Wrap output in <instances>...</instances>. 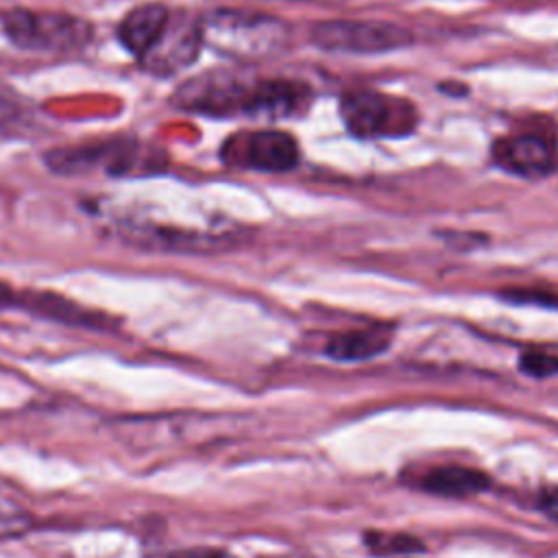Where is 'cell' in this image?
Instances as JSON below:
<instances>
[{
  "mask_svg": "<svg viewBox=\"0 0 558 558\" xmlns=\"http://www.w3.org/2000/svg\"><path fill=\"white\" fill-rule=\"evenodd\" d=\"M203 46L235 63H262L290 46V28L255 9H214L198 17Z\"/></svg>",
  "mask_w": 558,
  "mask_h": 558,
  "instance_id": "1",
  "label": "cell"
},
{
  "mask_svg": "<svg viewBox=\"0 0 558 558\" xmlns=\"http://www.w3.org/2000/svg\"><path fill=\"white\" fill-rule=\"evenodd\" d=\"M342 124L360 140H399L416 131L421 116L412 100L371 87H355L340 96Z\"/></svg>",
  "mask_w": 558,
  "mask_h": 558,
  "instance_id": "2",
  "label": "cell"
},
{
  "mask_svg": "<svg viewBox=\"0 0 558 558\" xmlns=\"http://www.w3.org/2000/svg\"><path fill=\"white\" fill-rule=\"evenodd\" d=\"M259 78L246 76L240 70L214 68L183 81L172 92V105L211 118L253 116V102Z\"/></svg>",
  "mask_w": 558,
  "mask_h": 558,
  "instance_id": "3",
  "label": "cell"
},
{
  "mask_svg": "<svg viewBox=\"0 0 558 558\" xmlns=\"http://www.w3.org/2000/svg\"><path fill=\"white\" fill-rule=\"evenodd\" d=\"M2 33L22 50L31 52H74L92 39V24L83 17L61 11L7 9L0 13Z\"/></svg>",
  "mask_w": 558,
  "mask_h": 558,
  "instance_id": "4",
  "label": "cell"
},
{
  "mask_svg": "<svg viewBox=\"0 0 558 558\" xmlns=\"http://www.w3.org/2000/svg\"><path fill=\"white\" fill-rule=\"evenodd\" d=\"M46 166L59 174H85L100 170L107 174L122 177L140 172L142 166L155 170L157 161L148 157V148H144L140 142L118 137L96 144L54 148L46 155Z\"/></svg>",
  "mask_w": 558,
  "mask_h": 558,
  "instance_id": "5",
  "label": "cell"
},
{
  "mask_svg": "<svg viewBox=\"0 0 558 558\" xmlns=\"http://www.w3.org/2000/svg\"><path fill=\"white\" fill-rule=\"evenodd\" d=\"M316 48L340 54H379L410 46L412 33L399 24L371 20H325L310 28Z\"/></svg>",
  "mask_w": 558,
  "mask_h": 558,
  "instance_id": "6",
  "label": "cell"
},
{
  "mask_svg": "<svg viewBox=\"0 0 558 558\" xmlns=\"http://www.w3.org/2000/svg\"><path fill=\"white\" fill-rule=\"evenodd\" d=\"M220 157L229 168H244L255 172H288L301 161V148L294 135L275 129L242 131L231 135Z\"/></svg>",
  "mask_w": 558,
  "mask_h": 558,
  "instance_id": "7",
  "label": "cell"
},
{
  "mask_svg": "<svg viewBox=\"0 0 558 558\" xmlns=\"http://www.w3.org/2000/svg\"><path fill=\"white\" fill-rule=\"evenodd\" d=\"M203 48L198 17L185 11H170V17L150 48L137 59L140 68L155 76H172L194 63Z\"/></svg>",
  "mask_w": 558,
  "mask_h": 558,
  "instance_id": "8",
  "label": "cell"
},
{
  "mask_svg": "<svg viewBox=\"0 0 558 558\" xmlns=\"http://www.w3.org/2000/svg\"><path fill=\"white\" fill-rule=\"evenodd\" d=\"M490 157L504 172L527 181L545 179L558 170V144L543 131L501 135L493 142Z\"/></svg>",
  "mask_w": 558,
  "mask_h": 558,
  "instance_id": "9",
  "label": "cell"
},
{
  "mask_svg": "<svg viewBox=\"0 0 558 558\" xmlns=\"http://www.w3.org/2000/svg\"><path fill=\"white\" fill-rule=\"evenodd\" d=\"M118 233L122 240H126L133 246L140 248H155V251H211L222 246V235L185 229V227H172V225H159L153 220H120Z\"/></svg>",
  "mask_w": 558,
  "mask_h": 558,
  "instance_id": "10",
  "label": "cell"
},
{
  "mask_svg": "<svg viewBox=\"0 0 558 558\" xmlns=\"http://www.w3.org/2000/svg\"><path fill=\"white\" fill-rule=\"evenodd\" d=\"M314 94L310 85L294 78H259L253 116L266 120H286L305 113Z\"/></svg>",
  "mask_w": 558,
  "mask_h": 558,
  "instance_id": "11",
  "label": "cell"
},
{
  "mask_svg": "<svg viewBox=\"0 0 558 558\" xmlns=\"http://www.w3.org/2000/svg\"><path fill=\"white\" fill-rule=\"evenodd\" d=\"M170 11L166 4L159 2H146L140 7H133L118 24L116 35L120 44L135 57L140 59L150 44L157 39L161 28L166 26Z\"/></svg>",
  "mask_w": 558,
  "mask_h": 558,
  "instance_id": "12",
  "label": "cell"
},
{
  "mask_svg": "<svg viewBox=\"0 0 558 558\" xmlns=\"http://www.w3.org/2000/svg\"><path fill=\"white\" fill-rule=\"evenodd\" d=\"M390 338L388 327L349 329L333 333L325 344V353L336 362H364L381 355L390 347Z\"/></svg>",
  "mask_w": 558,
  "mask_h": 558,
  "instance_id": "13",
  "label": "cell"
},
{
  "mask_svg": "<svg viewBox=\"0 0 558 558\" xmlns=\"http://www.w3.org/2000/svg\"><path fill=\"white\" fill-rule=\"evenodd\" d=\"M17 305L26 307L31 312H37L39 316L54 318L59 323L68 325H81V327H94V329H105L109 327V318L100 312H89L81 307L74 301H68L59 294L50 292H24L17 294Z\"/></svg>",
  "mask_w": 558,
  "mask_h": 558,
  "instance_id": "14",
  "label": "cell"
},
{
  "mask_svg": "<svg viewBox=\"0 0 558 558\" xmlns=\"http://www.w3.org/2000/svg\"><path fill=\"white\" fill-rule=\"evenodd\" d=\"M488 475L469 466H438L423 477V488L442 497H469L486 490Z\"/></svg>",
  "mask_w": 558,
  "mask_h": 558,
  "instance_id": "15",
  "label": "cell"
},
{
  "mask_svg": "<svg viewBox=\"0 0 558 558\" xmlns=\"http://www.w3.org/2000/svg\"><path fill=\"white\" fill-rule=\"evenodd\" d=\"M364 543L377 556L414 554V551L423 549V543L416 536L399 534V532H368L364 536Z\"/></svg>",
  "mask_w": 558,
  "mask_h": 558,
  "instance_id": "16",
  "label": "cell"
},
{
  "mask_svg": "<svg viewBox=\"0 0 558 558\" xmlns=\"http://www.w3.org/2000/svg\"><path fill=\"white\" fill-rule=\"evenodd\" d=\"M33 527L28 510L13 497L0 493V541L17 538Z\"/></svg>",
  "mask_w": 558,
  "mask_h": 558,
  "instance_id": "17",
  "label": "cell"
},
{
  "mask_svg": "<svg viewBox=\"0 0 558 558\" xmlns=\"http://www.w3.org/2000/svg\"><path fill=\"white\" fill-rule=\"evenodd\" d=\"M519 368L530 377H538V379L551 377V375H558V355L549 353V351L532 349V351L521 353Z\"/></svg>",
  "mask_w": 558,
  "mask_h": 558,
  "instance_id": "18",
  "label": "cell"
},
{
  "mask_svg": "<svg viewBox=\"0 0 558 558\" xmlns=\"http://www.w3.org/2000/svg\"><path fill=\"white\" fill-rule=\"evenodd\" d=\"M20 116H22V107H20L17 94H13V92L7 89L4 85H0V129L9 126V124L15 122Z\"/></svg>",
  "mask_w": 558,
  "mask_h": 558,
  "instance_id": "19",
  "label": "cell"
},
{
  "mask_svg": "<svg viewBox=\"0 0 558 558\" xmlns=\"http://www.w3.org/2000/svg\"><path fill=\"white\" fill-rule=\"evenodd\" d=\"M168 558H240L235 554H231L229 549L222 547H209V545H201V547H187V549H179L174 554H170Z\"/></svg>",
  "mask_w": 558,
  "mask_h": 558,
  "instance_id": "20",
  "label": "cell"
},
{
  "mask_svg": "<svg viewBox=\"0 0 558 558\" xmlns=\"http://www.w3.org/2000/svg\"><path fill=\"white\" fill-rule=\"evenodd\" d=\"M538 508H541L551 521H558V486L547 488V490L541 493V497H538Z\"/></svg>",
  "mask_w": 558,
  "mask_h": 558,
  "instance_id": "21",
  "label": "cell"
},
{
  "mask_svg": "<svg viewBox=\"0 0 558 558\" xmlns=\"http://www.w3.org/2000/svg\"><path fill=\"white\" fill-rule=\"evenodd\" d=\"M7 305H17V294L13 292L11 286L0 281V307H7Z\"/></svg>",
  "mask_w": 558,
  "mask_h": 558,
  "instance_id": "22",
  "label": "cell"
},
{
  "mask_svg": "<svg viewBox=\"0 0 558 558\" xmlns=\"http://www.w3.org/2000/svg\"><path fill=\"white\" fill-rule=\"evenodd\" d=\"M290 558H292V556H290Z\"/></svg>",
  "mask_w": 558,
  "mask_h": 558,
  "instance_id": "23",
  "label": "cell"
}]
</instances>
